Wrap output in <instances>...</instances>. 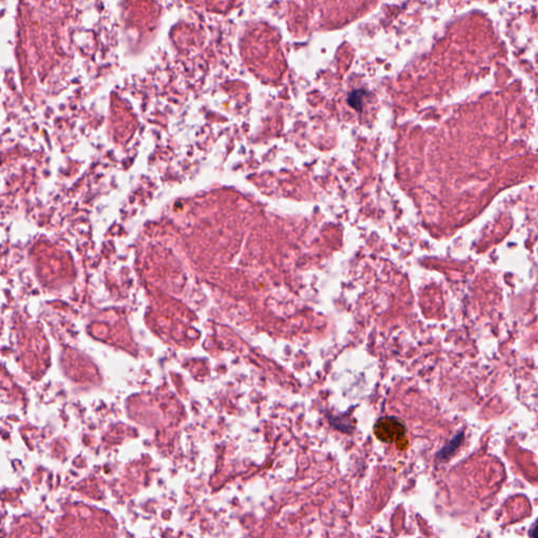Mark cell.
<instances>
[{
    "mask_svg": "<svg viewBox=\"0 0 538 538\" xmlns=\"http://www.w3.org/2000/svg\"><path fill=\"white\" fill-rule=\"evenodd\" d=\"M462 439H463V431H460L456 435L453 436V438L447 443V445L443 446L437 452V454H436L437 459L440 460V461L449 459L454 454V452L459 448Z\"/></svg>",
    "mask_w": 538,
    "mask_h": 538,
    "instance_id": "6da1fadb",
    "label": "cell"
},
{
    "mask_svg": "<svg viewBox=\"0 0 538 538\" xmlns=\"http://www.w3.org/2000/svg\"><path fill=\"white\" fill-rule=\"evenodd\" d=\"M535 529H536V525H534L533 528H532V533L530 534L532 537H535V536H536V534H535Z\"/></svg>",
    "mask_w": 538,
    "mask_h": 538,
    "instance_id": "7a4b0ae2",
    "label": "cell"
}]
</instances>
